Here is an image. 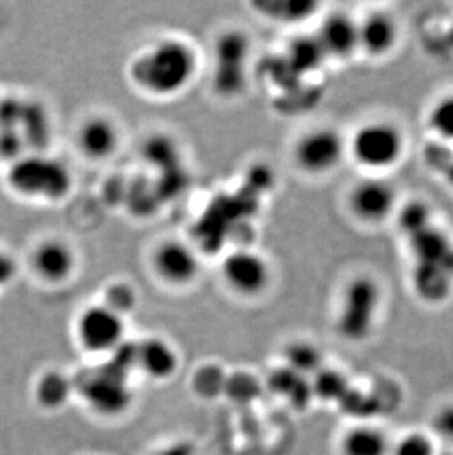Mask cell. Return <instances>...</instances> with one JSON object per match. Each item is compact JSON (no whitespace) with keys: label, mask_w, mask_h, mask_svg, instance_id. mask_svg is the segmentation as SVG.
Here are the masks:
<instances>
[{"label":"cell","mask_w":453,"mask_h":455,"mask_svg":"<svg viewBox=\"0 0 453 455\" xmlns=\"http://www.w3.org/2000/svg\"><path fill=\"white\" fill-rule=\"evenodd\" d=\"M349 205L358 219L378 223L393 210L394 190L385 181L365 180L352 189Z\"/></svg>","instance_id":"13"},{"label":"cell","mask_w":453,"mask_h":455,"mask_svg":"<svg viewBox=\"0 0 453 455\" xmlns=\"http://www.w3.org/2000/svg\"><path fill=\"white\" fill-rule=\"evenodd\" d=\"M31 264L36 275L47 283H64L77 271V252L67 242L47 239L36 248Z\"/></svg>","instance_id":"11"},{"label":"cell","mask_w":453,"mask_h":455,"mask_svg":"<svg viewBox=\"0 0 453 455\" xmlns=\"http://www.w3.org/2000/svg\"><path fill=\"white\" fill-rule=\"evenodd\" d=\"M313 392L314 396H318L322 401H333L340 403L343 396L346 395L351 385L342 373L336 370L321 369L317 374H314Z\"/></svg>","instance_id":"25"},{"label":"cell","mask_w":453,"mask_h":455,"mask_svg":"<svg viewBox=\"0 0 453 455\" xmlns=\"http://www.w3.org/2000/svg\"><path fill=\"white\" fill-rule=\"evenodd\" d=\"M434 426H436L439 434L453 441V405L446 407L445 410H441V411L437 414Z\"/></svg>","instance_id":"35"},{"label":"cell","mask_w":453,"mask_h":455,"mask_svg":"<svg viewBox=\"0 0 453 455\" xmlns=\"http://www.w3.org/2000/svg\"><path fill=\"white\" fill-rule=\"evenodd\" d=\"M408 239L417 262L443 267L453 275V246L445 233L430 224L428 228Z\"/></svg>","instance_id":"15"},{"label":"cell","mask_w":453,"mask_h":455,"mask_svg":"<svg viewBox=\"0 0 453 455\" xmlns=\"http://www.w3.org/2000/svg\"><path fill=\"white\" fill-rule=\"evenodd\" d=\"M17 262L8 253L0 252V288L11 283L17 275Z\"/></svg>","instance_id":"34"},{"label":"cell","mask_w":453,"mask_h":455,"mask_svg":"<svg viewBox=\"0 0 453 455\" xmlns=\"http://www.w3.org/2000/svg\"><path fill=\"white\" fill-rule=\"evenodd\" d=\"M403 151L399 130L387 123H370L352 139V155L362 167L372 170L393 167Z\"/></svg>","instance_id":"5"},{"label":"cell","mask_w":453,"mask_h":455,"mask_svg":"<svg viewBox=\"0 0 453 455\" xmlns=\"http://www.w3.org/2000/svg\"><path fill=\"white\" fill-rule=\"evenodd\" d=\"M380 304V289L365 275L352 280L343 298L338 318V331L345 339L361 342L367 339L376 322Z\"/></svg>","instance_id":"3"},{"label":"cell","mask_w":453,"mask_h":455,"mask_svg":"<svg viewBox=\"0 0 453 455\" xmlns=\"http://www.w3.org/2000/svg\"><path fill=\"white\" fill-rule=\"evenodd\" d=\"M286 365L296 373L308 378L309 374H317L322 367V356L314 345L308 342H295L286 348Z\"/></svg>","instance_id":"24"},{"label":"cell","mask_w":453,"mask_h":455,"mask_svg":"<svg viewBox=\"0 0 453 455\" xmlns=\"http://www.w3.org/2000/svg\"><path fill=\"white\" fill-rule=\"evenodd\" d=\"M20 133L26 140L27 147L33 149H42L49 140V118H47L44 108L39 103L24 102L21 123H20Z\"/></svg>","instance_id":"21"},{"label":"cell","mask_w":453,"mask_h":455,"mask_svg":"<svg viewBox=\"0 0 453 455\" xmlns=\"http://www.w3.org/2000/svg\"><path fill=\"white\" fill-rule=\"evenodd\" d=\"M121 143V132L115 121L107 116H89L78 127L77 147L83 156L105 161L115 155Z\"/></svg>","instance_id":"12"},{"label":"cell","mask_w":453,"mask_h":455,"mask_svg":"<svg viewBox=\"0 0 453 455\" xmlns=\"http://www.w3.org/2000/svg\"><path fill=\"white\" fill-rule=\"evenodd\" d=\"M428 124L441 139L453 142V95L434 103L428 116Z\"/></svg>","instance_id":"28"},{"label":"cell","mask_w":453,"mask_h":455,"mask_svg":"<svg viewBox=\"0 0 453 455\" xmlns=\"http://www.w3.org/2000/svg\"><path fill=\"white\" fill-rule=\"evenodd\" d=\"M343 152L342 136L336 130L321 127L299 138L293 149V158L298 168L309 176H322L338 167Z\"/></svg>","instance_id":"7"},{"label":"cell","mask_w":453,"mask_h":455,"mask_svg":"<svg viewBox=\"0 0 453 455\" xmlns=\"http://www.w3.org/2000/svg\"><path fill=\"white\" fill-rule=\"evenodd\" d=\"M252 6L275 21L298 22L311 17L318 4L305 0H258Z\"/></svg>","instance_id":"22"},{"label":"cell","mask_w":453,"mask_h":455,"mask_svg":"<svg viewBox=\"0 0 453 455\" xmlns=\"http://www.w3.org/2000/svg\"><path fill=\"white\" fill-rule=\"evenodd\" d=\"M249 40L240 31H226L215 46V89L223 96H235L246 86Z\"/></svg>","instance_id":"6"},{"label":"cell","mask_w":453,"mask_h":455,"mask_svg":"<svg viewBox=\"0 0 453 455\" xmlns=\"http://www.w3.org/2000/svg\"><path fill=\"white\" fill-rule=\"evenodd\" d=\"M124 317L107 305H91L77 320L80 344L91 353H112L124 340Z\"/></svg>","instance_id":"8"},{"label":"cell","mask_w":453,"mask_h":455,"mask_svg":"<svg viewBox=\"0 0 453 455\" xmlns=\"http://www.w3.org/2000/svg\"><path fill=\"white\" fill-rule=\"evenodd\" d=\"M71 395V382L60 371L44 374L36 387V396L40 405L49 410L62 407Z\"/></svg>","instance_id":"23"},{"label":"cell","mask_w":453,"mask_h":455,"mask_svg":"<svg viewBox=\"0 0 453 455\" xmlns=\"http://www.w3.org/2000/svg\"><path fill=\"white\" fill-rule=\"evenodd\" d=\"M199 69V55L187 40L168 36L139 52L130 62V80L156 100H170L187 91Z\"/></svg>","instance_id":"1"},{"label":"cell","mask_w":453,"mask_h":455,"mask_svg":"<svg viewBox=\"0 0 453 455\" xmlns=\"http://www.w3.org/2000/svg\"><path fill=\"white\" fill-rule=\"evenodd\" d=\"M84 396L96 411L105 416L121 414L131 403L127 376L109 364L87 380Z\"/></svg>","instance_id":"10"},{"label":"cell","mask_w":453,"mask_h":455,"mask_svg":"<svg viewBox=\"0 0 453 455\" xmlns=\"http://www.w3.org/2000/svg\"><path fill=\"white\" fill-rule=\"evenodd\" d=\"M8 183L13 192L27 198L60 203L67 198L74 186V176L67 164L42 152L26 154L12 163Z\"/></svg>","instance_id":"2"},{"label":"cell","mask_w":453,"mask_h":455,"mask_svg":"<svg viewBox=\"0 0 453 455\" xmlns=\"http://www.w3.org/2000/svg\"><path fill=\"white\" fill-rule=\"evenodd\" d=\"M360 48L372 56L385 55L393 49L398 30L393 20L383 12L371 13L358 24Z\"/></svg>","instance_id":"16"},{"label":"cell","mask_w":453,"mask_h":455,"mask_svg":"<svg viewBox=\"0 0 453 455\" xmlns=\"http://www.w3.org/2000/svg\"><path fill=\"white\" fill-rule=\"evenodd\" d=\"M325 56L347 58L360 48L358 24L345 13H333L325 18L315 36Z\"/></svg>","instance_id":"14"},{"label":"cell","mask_w":453,"mask_h":455,"mask_svg":"<svg viewBox=\"0 0 453 455\" xmlns=\"http://www.w3.org/2000/svg\"><path fill=\"white\" fill-rule=\"evenodd\" d=\"M446 177H448V181H449L450 185L453 186V158L446 165Z\"/></svg>","instance_id":"36"},{"label":"cell","mask_w":453,"mask_h":455,"mask_svg":"<svg viewBox=\"0 0 453 455\" xmlns=\"http://www.w3.org/2000/svg\"><path fill=\"white\" fill-rule=\"evenodd\" d=\"M399 228L408 237L414 236L432 224V214L427 204L410 201L399 212Z\"/></svg>","instance_id":"26"},{"label":"cell","mask_w":453,"mask_h":455,"mask_svg":"<svg viewBox=\"0 0 453 455\" xmlns=\"http://www.w3.org/2000/svg\"><path fill=\"white\" fill-rule=\"evenodd\" d=\"M338 404L342 405L343 410L352 416H370L372 412L377 411L376 401L368 398L361 392L354 391L352 387Z\"/></svg>","instance_id":"31"},{"label":"cell","mask_w":453,"mask_h":455,"mask_svg":"<svg viewBox=\"0 0 453 455\" xmlns=\"http://www.w3.org/2000/svg\"><path fill=\"white\" fill-rule=\"evenodd\" d=\"M452 277L443 267L417 262L412 273L415 292L428 304H439L449 297Z\"/></svg>","instance_id":"18"},{"label":"cell","mask_w":453,"mask_h":455,"mask_svg":"<svg viewBox=\"0 0 453 455\" xmlns=\"http://www.w3.org/2000/svg\"><path fill=\"white\" fill-rule=\"evenodd\" d=\"M268 382H270L271 391L287 398L293 407H308L313 400V385L309 382V379L296 373L287 365L282 369L274 370Z\"/></svg>","instance_id":"19"},{"label":"cell","mask_w":453,"mask_h":455,"mask_svg":"<svg viewBox=\"0 0 453 455\" xmlns=\"http://www.w3.org/2000/svg\"><path fill=\"white\" fill-rule=\"evenodd\" d=\"M343 455H387L389 443L383 432L374 427H356L347 432L342 443Z\"/></svg>","instance_id":"20"},{"label":"cell","mask_w":453,"mask_h":455,"mask_svg":"<svg viewBox=\"0 0 453 455\" xmlns=\"http://www.w3.org/2000/svg\"><path fill=\"white\" fill-rule=\"evenodd\" d=\"M324 56L317 37L298 40L291 46L290 60L295 62L296 71H313L321 64Z\"/></svg>","instance_id":"27"},{"label":"cell","mask_w":453,"mask_h":455,"mask_svg":"<svg viewBox=\"0 0 453 455\" xmlns=\"http://www.w3.org/2000/svg\"><path fill=\"white\" fill-rule=\"evenodd\" d=\"M24 100L17 98L0 100V130H18L21 123Z\"/></svg>","instance_id":"32"},{"label":"cell","mask_w":453,"mask_h":455,"mask_svg":"<svg viewBox=\"0 0 453 455\" xmlns=\"http://www.w3.org/2000/svg\"><path fill=\"white\" fill-rule=\"evenodd\" d=\"M224 283L240 297H259L273 279V268L261 252L239 248L228 253L221 264Z\"/></svg>","instance_id":"4"},{"label":"cell","mask_w":453,"mask_h":455,"mask_svg":"<svg viewBox=\"0 0 453 455\" xmlns=\"http://www.w3.org/2000/svg\"><path fill=\"white\" fill-rule=\"evenodd\" d=\"M26 140L20 130H0V156L8 161H18L26 155Z\"/></svg>","instance_id":"30"},{"label":"cell","mask_w":453,"mask_h":455,"mask_svg":"<svg viewBox=\"0 0 453 455\" xmlns=\"http://www.w3.org/2000/svg\"><path fill=\"white\" fill-rule=\"evenodd\" d=\"M137 365L154 379H168L177 370L179 356L171 345L159 338H149L137 344Z\"/></svg>","instance_id":"17"},{"label":"cell","mask_w":453,"mask_h":455,"mask_svg":"<svg viewBox=\"0 0 453 455\" xmlns=\"http://www.w3.org/2000/svg\"><path fill=\"white\" fill-rule=\"evenodd\" d=\"M103 304L124 317L125 314L133 311L136 307L137 295L134 289L131 288V284L124 283V282L114 283L107 288Z\"/></svg>","instance_id":"29"},{"label":"cell","mask_w":453,"mask_h":455,"mask_svg":"<svg viewBox=\"0 0 453 455\" xmlns=\"http://www.w3.org/2000/svg\"><path fill=\"white\" fill-rule=\"evenodd\" d=\"M393 455H434V445L424 435H408L394 447Z\"/></svg>","instance_id":"33"},{"label":"cell","mask_w":453,"mask_h":455,"mask_svg":"<svg viewBox=\"0 0 453 455\" xmlns=\"http://www.w3.org/2000/svg\"><path fill=\"white\" fill-rule=\"evenodd\" d=\"M150 266L163 283L176 288L192 284L202 271L196 251L179 239H165L156 245L150 255Z\"/></svg>","instance_id":"9"}]
</instances>
